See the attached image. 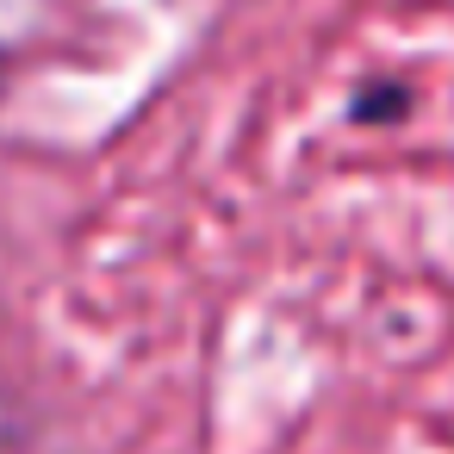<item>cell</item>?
I'll return each mask as SVG.
<instances>
[{"mask_svg":"<svg viewBox=\"0 0 454 454\" xmlns=\"http://www.w3.org/2000/svg\"><path fill=\"white\" fill-rule=\"evenodd\" d=\"M392 113H404V94H380V100L355 106V119H392Z\"/></svg>","mask_w":454,"mask_h":454,"instance_id":"1","label":"cell"}]
</instances>
